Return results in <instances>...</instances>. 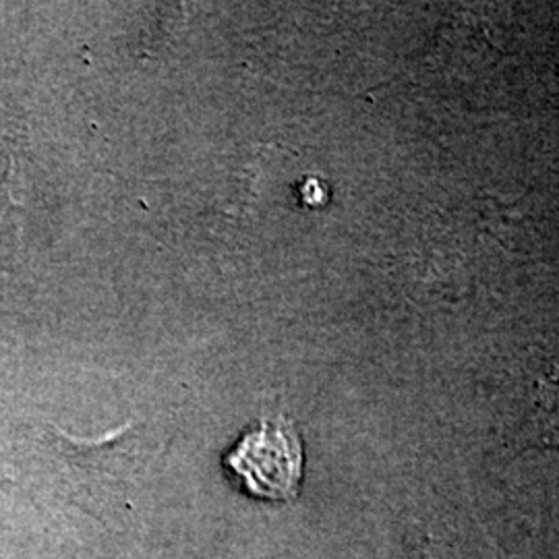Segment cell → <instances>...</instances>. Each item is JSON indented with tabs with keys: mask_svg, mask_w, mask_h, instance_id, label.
<instances>
[{
	"mask_svg": "<svg viewBox=\"0 0 559 559\" xmlns=\"http://www.w3.org/2000/svg\"><path fill=\"white\" fill-rule=\"evenodd\" d=\"M224 462L260 500L290 501L299 493L302 443L295 425L284 417L261 420Z\"/></svg>",
	"mask_w": 559,
	"mask_h": 559,
	"instance_id": "1",
	"label": "cell"
}]
</instances>
